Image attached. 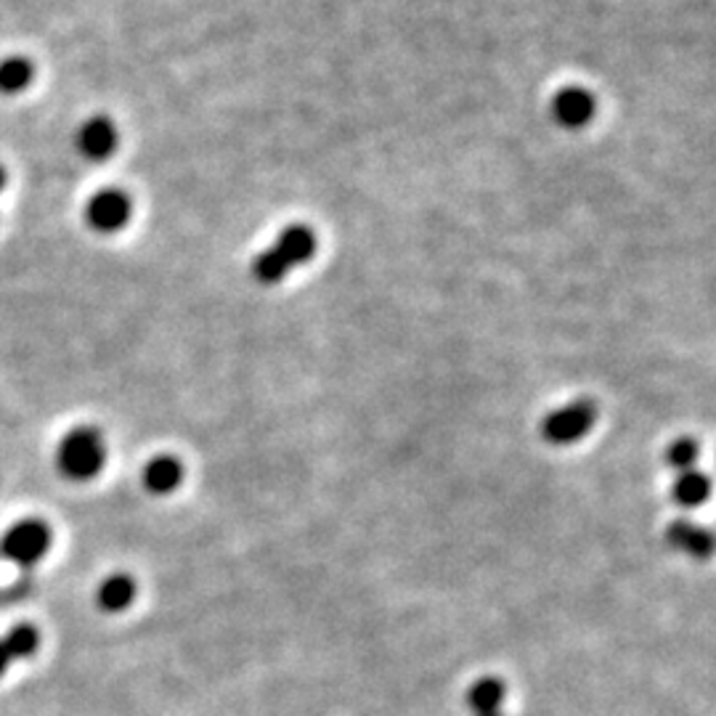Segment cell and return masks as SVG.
Listing matches in <instances>:
<instances>
[{
    "mask_svg": "<svg viewBox=\"0 0 716 716\" xmlns=\"http://www.w3.org/2000/svg\"><path fill=\"white\" fill-rule=\"evenodd\" d=\"M58 470L72 481H90L107 462V444L96 427H75L58 444Z\"/></svg>",
    "mask_w": 716,
    "mask_h": 716,
    "instance_id": "cell-1",
    "label": "cell"
},
{
    "mask_svg": "<svg viewBox=\"0 0 716 716\" xmlns=\"http://www.w3.org/2000/svg\"><path fill=\"white\" fill-rule=\"evenodd\" d=\"M597 423V404L589 398H576L570 404L557 406L555 412H549L547 417L542 419V438L555 449H563V446L579 444L581 438H587L592 432Z\"/></svg>",
    "mask_w": 716,
    "mask_h": 716,
    "instance_id": "cell-2",
    "label": "cell"
},
{
    "mask_svg": "<svg viewBox=\"0 0 716 716\" xmlns=\"http://www.w3.org/2000/svg\"><path fill=\"white\" fill-rule=\"evenodd\" d=\"M133 215V202L122 189H101L90 196L85 207V218L96 234H117L122 232Z\"/></svg>",
    "mask_w": 716,
    "mask_h": 716,
    "instance_id": "cell-3",
    "label": "cell"
},
{
    "mask_svg": "<svg viewBox=\"0 0 716 716\" xmlns=\"http://www.w3.org/2000/svg\"><path fill=\"white\" fill-rule=\"evenodd\" d=\"M51 547V531L41 521H22L3 536V555L17 565H35Z\"/></svg>",
    "mask_w": 716,
    "mask_h": 716,
    "instance_id": "cell-4",
    "label": "cell"
},
{
    "mask_svg": "<svg viewBox=\"0 0 716 716\" xmlns=\"http://www.w3.org/2000/svg\"><path fill=\"white\" fill-rule=\"evenodd\" d=\"M117 143H120L117 125L104 115L90 117V120H85L81 130H77V152L90 162L109 160V157L117 152Z\"/></svg>",
    "mask_w": 716,
    "mask_h": 716,
    "instance_id": "cell-5",
    "label": "cell"
},
{
    "mask_svg": "<svg viewBox=\"0 0 716 716\" xmlns=\"http://www.w3.org/2000/svg\"><path fill=\"white\" fill-rule=\"evenodd\" d=\"M595 96L589 94L587 88H579V85H570V88H563L560 94L552 101V115L555 120L563 125V128L579 130L584 125L595 120Z\"/></svg>",
    "mask_w": 716,
    "mask_h": 716,
    "instance_id": "cell-6",
    "label": "cell"
},
{
    "mask_svg": "<svg viewBox=\"0 0 716 716\" xmlns=\"http://www.w3.org/2000/svg\"><path fill=\"white\" fill-rule=\"evenodd\" d=\"M666 542L669 547L676 552H685V555L693 557V560H708L714 552L712 531L703 528L701 523L687 521V517H680V521L669 523Z\"/></svg>",
    "mask_w": 716,
    "mask_h": 716,
    "instance_id": "cell-7",
    "label": "cell"
},
{
    "mask_svg": "<svg viewBox=\"0 0 716 716\" xmlns=\"http://www.w3.org/2000/svg\"><path fill=\"white\" fill-rule=\"evenodd\" d=\"M271 249L287 263V266H290L292 271L295 266H303V263H308L313 255H317V234H313L308 226L295 223V226H287L285 232L276 236Z\"/></svg>",
    "mask_w": 716,
    "mask_h": 716,
    "instance_id": "cell-8",
    "label": "cell"
},
{
    "mask_svg": "<svg viewBox=\"0 0 716 716\" xmlns=\"http://www.w3.org/2000/svg\"><path fill=\"white\" fill-rule=\"evenodd\" d=\"M472 716H504V701H507V685L499 676H481L464 695Z\"/></svg>",
    "mask_w": 716,
    "mask_h": 716,
    "instance_id": "cell-9",
    "label": "cell"
},
{
    "mask_svg": "<svg viewBox=\"0 0 716 716\" xmlns=\"http://www.w3.org/2000/svg\"><path fill=\"white\" fill-rule=\"evenodd\" d=\"M141 481L147 485L149 494L170 496L183 483V464L175 457H168V455L154 457L152 462L143 468Z\"/></svg>",
    "mask_w": 716,
    "mask_h": 716,
    "instance_id": "cell-10",
    "label": "cell"
},
{
    "mask_svg": "<svg viewBox=\"0 0 716 716\" xmlns=\"http://www.w3.org/2000/svg\"><path fill=\"white\" fill-rule=\"evenodd\" d=\"M136 600V581L133 576L128 574H111L98 584L96 589V602L98 608L107 610V613H122L133 606Z\"/></svg>",
    "mask_w": 716,
    "mask_h": 716,
    "instance_id": "cell-11",
    "label": "cell"
},
{
    "mask_svg": "<svg viewBox=\"0 0 716 716\" xmlns=\"http://www.w3.org/2000/svg\"><path fill=\"white\" fill-rule=\"evenodd\" d=\"M708 496H712V481L701 470L682 472V475L674 478L672 499L682 510L701 507V504L708 502Z\"/></svg>",
    "mask_w": 716,
    "mask_h": 716,
    "instance_id": "cell-12",
    "label": "cell"
},
{
    "mask_svg": "<svg viewBox=\"0 0 716 716\" xmlns=\"http://www.w3.org/2000/svg\"><path fill=\"white\" fill-rule=\"evenodd\" d=\"M35 81V64L28 56H9L0 62V94L19 96Z\"/></svg>",
    "mask_w": 716,
    "mask_h": 716,
    "instance_id": "cell-13",
    "label": "cell"
},
{
    "mask_svg": "<svg viewBox=\"0 0 716 716\" xmlns=\"http://www.w3.org/2000/svg\"><path fill=\"white\" fill-rule=\"evenodd\" d=\"M666 468L676 472V475H682V472H690L695 470V464H698L701 459V444L695 441V438H676L666 446Z\"/></svg>",
    "mask_w": 716,
    "mask_h": 716,
    "instance_id": "cell-14",
    "label": "cell"
},
{
    "mask_svg": "<svg viewBox=\"0 0 716 716\" xmlns=\"http://www.w3.org/2000/svg\"><path fill=\"white\" fill-rule=\"evenodd\" d=\"M3 642L6 648H9L11 659L22 661V659H30V655H35L38 645H41V634H38L32 627H28V623H19V627L11 629V632H6Z\"/></svg>",
    "mask_w": 716,
    "mask_h": 716,
    "instance_id": "cell-15",
    "label": "cell"
},
{
    "mask_svg": "<svg viewBox=\"0 0 716 716\" xmlns=\"http://www.w3.org/2000/svg\"><path fill=\"white\" fill-rule=\"evenodd\" d=\"M287 274H290V266H287V263L281 260L271 247L263 249L253 263V276L260 281V285H279Z\"/></svg>",
    "mask_w": 716,
    "mask_h": 716,
    "instance_id": "cell-16",
    "label": "cell"
},
{
    "mask_svg": "<svg viewBox=\"0 0 716 716\" xmlns=\"http://www.w3.org/2000/svg\"><path fill=\"white\" fill-rule=\"evenodd\" d=\"M11 653H9V648H6V642H3V637H0V676L6 674V669L11 666Z\"/></svg>",
    "mask_w": 716,
    "mask_h": 716,
    "instance_id": "cell-17",
    "label": "cell"
},
{
    "mask_svg": "<svg viewBox=\"0 0 716 716\" xmlns=\"http://www.w3.org/2000/svg\"><path fill=\"white\" fill-rule=\"evenodd\" d=\"M6 181H9V179H6V168L0 165V192H3V189H6Z\"/></svg>",
    "mask_w": 716,
    "mask_h": 716,
    "instance_id": "cell-18",
    "label": "cell"
}]
</instances>
